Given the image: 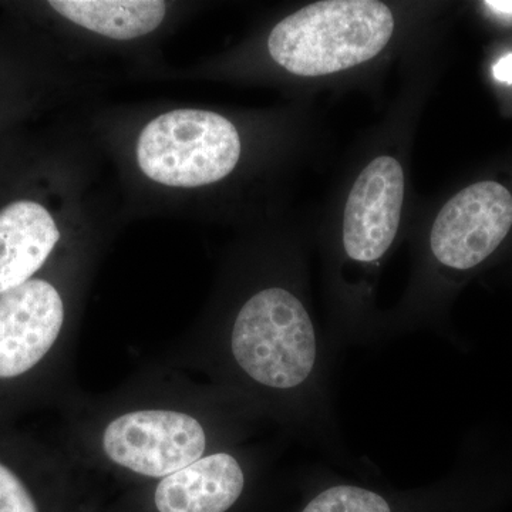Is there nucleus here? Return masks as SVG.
<instances>
[{
	"instance_id": "6",
	"label": "nucleus",
	"mask_w": 512,
	"mask_h": 512,
	"mask_svg": "<svg viewBox=\"0 0 512 512\" xmlns=\"http://www.w3.org/2000/svg\"><path fill=\"white\" fill-rule=\"evenodd\" d=\"M62 296L42 279H30L0 295V379L33 369L59 338Z\"/></svg>"
},
{
	"instance_id": "13",
	"label": "nucleus",
	"mask_w": 512,
	"mask_h": 512,
	"mask_svg": "<svg viewBox=\"0 0 512 512\" xmlns=\"http://www.w3.org/2000/svg\"><path fill=\"white\" fill-rule=\"evenodd\" d=\"M484 5L498 15L512 16V2L510 0H490L484 2Z\"/></svg>"
},
{
	"instance_id": "10",
	"label": "nucleus",
	"mask_w": 512,
	"mask_h": 512,
	"mask_svg": "<svg viewBox=\"0 0 512 512\" xmlns=\"http://www.w3.org/2000/svg\"><path fill=\"white\" fill-rule=\"evenodd\" d=\"M406 498L394 497L379 488L353 483L330 481L303 505L301 512H414L416 507L404 503Z\"/></svg>"
},
{
	"instance_id": "2",
	"label": "nucleus",
	"mask_w": 512,
	"mask_h": 512,
	"mask_svg": "<svg viewBox=\"0 0 512 512\" xmlns=\"http://www.w3.org/2000/svg\"><path fill=\"white\" fill-rule=\"evenodd\" d=\"M241 138L231 121L205 110H174L144 128L137 161L150 180L194 188L221 181L237 167Z\"/></svg>"
},
{
	"instance_id": "9",
	"label": "nucleus",
	"mask_w": 512,
	"mask_h": 512,
	"mask_svg": "<svg viewBox=\"0 0 512 512\" xmlns=\"http://www.w3.org/2000/svg\"><path fill=\"white\" fill-rule=\"evenodd\" d=\"M50 6L70 22L117 40L153 32L167 12L158 0H53Z\"/></svg>"
},
{
	"instance_id": "8",
	"label": "nucleus",
	"mask_w": 512,
	"mask_h": 512,
	"mask_svg": "<svg viewBox=\"0 0 512 512\" xmlns=\"http://www.w3.org/2000/svg\"><path fill=\"white\" fill-rule=\"evenodd\" d=\"M60 239L52 215L33 201L0 211V295L30 281Z\"/></svg>"
},
{
	"instance_id": "1",
	"label": "nucleus",
	"mask_w": 512,
	"mask_h": 512,
	"mask_svg": "<svg viewBox=\"0 0 512 512\" xmlns=\"http://www.w3.org/2000/svg\"><path fill=\"white\" fill-rule=\"evenodd\" d=\"M389 6L375 0L312 3L269 35L272 59L296 76H325L369 62L392 39Z\"/></svg>"
},
{
	"instance_id": "3",
	"label": "nucleus",
	"mask_w": 512,
	"mask_h": 512,
	"mask_svg": "<svg viewBox=\"0 0 512 512\" xmlns=\"http://www.w3.org/2000/svg\"><path fill=\"white\" fill-rule=\"evenodd\" d=\"M103 450L117 466L140 476L164 478L204 457L207 433L190 414L137 410L110 421Z\"/></svg>"
},
{
	"instance_id": "12",
	"label": "nucleus",
	"mask_w": 512,
	"mask_h": 512,
	"mask_svg": "<svg viewBox=\"0 0 512 512\" xmlns=\"http://www.w3.org/2000/svg\"><path fill=\"white\" fill-rule=\"evenodd\" d=\"M493 76L498 82L512 84V53L501 57L494 64Z\"/></svg>"
},
{
	"instance_id": "11",
	"label": "nucleus",
	"mask_w": 512,
	"mask_h": 512,
	"mask_svg": "<svg viewBox=\"0 0 512 512\" xmlns=\"http://www.w3.org/2000/svg\"><path fill=\"white\" fill-rule=\"evenodd\" d=\"M0 512H39L28 488L3 464H0Z\"/></svg>"
},
{
	"instance_id": "7",
	"label": "nucleus",
	"mask_w": 512,
	"mask_h": 512,
	"mask_svg": "<svg viewBox=\"0 0 512 512\" xmlns=\"http://www.w3.org/2000/svg\"><path fill=\"white\" fill-rule=\"evenodd\" d=\"M247 487L242 461L218 451L164 477L154 493V505L158 512H229Z\"/></svg>"
},
{
	"instance_id": "4",
	"label": "nucleus",
	"mask_w": 512,
	"mask_h": 512,
	"mask_svg": "<svg viewBox=\"0 0 512 512\" xmlns=\"http://www.w3.org/2000/svg\"><path fill=\"white\" fill-rule=\"evenodd\" d=\"M511 227V192L495 181H481L458 192L437 215L431 254L441 268L471 271L497 251Z\"/></svg>"
},
{
	"instance_id": "5",
	"label": "nucleus",
	"mask_w": 512,
	"mask_h": 512,
	"mask_svg": "<svg viewBox=\"0 0 512 512\" xmlns=\"http://www.w3.org/2000/svg\"><path fill=\"white\" fill-rule=\"evenodd\" d=\"M404 200L402 165L377 157L357 177L343 218V249L350 261L375 264L387 254L399 231Z\"/></svg>"
}]
</instances>
